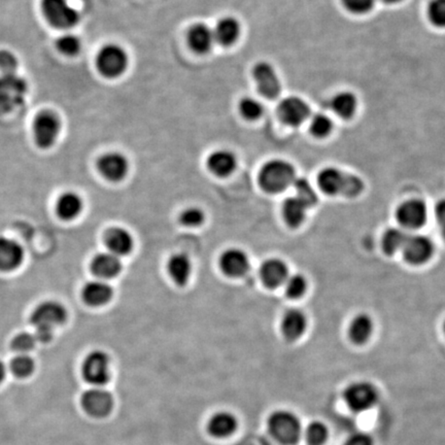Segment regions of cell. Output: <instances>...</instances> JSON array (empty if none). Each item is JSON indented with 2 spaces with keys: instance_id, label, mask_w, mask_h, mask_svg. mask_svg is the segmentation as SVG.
<instances>
[{
  "instance_id": "obj_45",
  "label": "cell",
  "mask_w": 445,
  "mask_h": 445,
  "mask_svg": "<svg viewBox=\"0 0 445 445\" xmlns=\"http://www.w3.org/2000/svg\"><path fill=\"white\" fill-rule=\"evenodd\" d=\"M375 0H343V4L350 12L365 13L369 12Z\"/></svg>"
},
{
  "instance_id": "obj_9",
  "label": "cell",
  "mask_w": 445,
  "mask_h": 445,
  "mask_svg": "<svg viewBox=\"0 0 445 445\" xmlns=\"http://www.w3.org/2000/svg\"><path fill=\"white\" fill-rule=\"evenodd\" d=\"M127 53L118 44H109L102 47L96 57L98 71L105 78L120 76L127 69Z\"/></svg>"
},
{
  "instance_id": "obj_6",
  "label": "cell",
  "mask_w": 445,
  "mask_h": 445,
  "mask_svg": "<svg viewBox=\"0 0 445 445\" xmlns=\"http://www.w3.org/2000/svg\"><path fill=\"white\" fill-rule=\"evenodd\" d=\"M0 74V112L6 114L24 102L27 85L16 73Z\"/></svg>"
},
{
  "instance_id": "obj_29",
  "label": "cell",
  "mask_w": 445,
  "mask_h": 445,
  "mask_svg": "<svg viewBox=\"0 0 445 445\" xmlns=\"http://www.w3.org/2000/svg\"><path fill=\"white\" fill-rule=\"evenodd\" d=\"M240 35V25L235 18H224L218 22L213 35L215 42L225 47L232 46Z\"/></svg>"
},
{
  "instance_id": "obj_47",
  "label": "cell",
  "mask_w": 445,
  "mask_h": 445,
  "mask_svg": "<svg viewBox=\"0 0 445 445\" xmlns=\"http://www.w3.org/2000/svg\"><path fill=\"white\" fill-rule=\"evenodd\" d=\"M436 219L439 225L445 222V199L440 200L435 208Z\"/></svg>"
},
{
  "instance_id": "obj_7",
  "label": "cell",
  "mask_w": 445,
  "mask_h": 445,
  "mask_svg": "<svg viewBox=\"0 0 445 445\" xmlns=\"http://www.w3.org/2000/svg\"><path fill=\"white\" fill-rule=\"evenodd\" d=\"M42 13L52 27L73 28L80 21L78 11L67 0H42Z\"/></svg>"
},
{
  "instance_id": "obj_42",
  "label": "cell",
  "mask_w": 445,
  "mask_h": 445,
  "mask_svg": "<svg viewBox=\"0 0 445 445\" xmlns=\"http://www.w3.org/2000/svg\"><path fill=\"white\" fill-rule=\"evenodd\" d=\"M428 17L435 26L445 27V0H432L429 4Z\"/></svg>"
},
{
  "instance_id": "obj_4",
  "label": "cell",
  "mask_w": 445,
  "mask_h": 445,
  "mask_svg": "<svg viewBox=\"0 0 445 445\" xmlns=\"http://www.w3.org/2000/svg\"><path fill=\"white\" fill-rule=\"evenodd\" d=\"M267 425L272 437L280 444L295 445L300 440L302 426L298 417L291 411H274Z\"/></svg>"
},
{
  "instance_id": "obj_44",
  "label": "cell",
  "mask_w": 445,
  "mask_h": 445,
  "mask_svg": "<svg viewBox=\"0 0 445 445\" xmlns=\"http://www.w3.org/2000/svg\"><path fill=\"white\" fill-rule=\"evenodd\" d=\"M18 69V60L10 51H0V73H15Z\"/></svg>"
},
{
  "instance_id": "obj_1",
  "label": "cell",
  "mask_w": 445,
  "mask_h": 445,
  "mask_svg": "<svg viewBox=\"0 0 445 445\" xmlns=\"http://www.w3.org/2000/svg\"><path fill=\"white\" fill-rule=\"evenodd\" d=\"M67 320V310L57 301H44L33 310L30 321L35 328V337L40 343H49L53 338L55 328Z\"/></svg>"
},
{
  "instance_id": "obj_30",
  "label": "cell",
  "mask_w": 445,
  "mask_h": 445,
  "mask_svg": "<svg viewBox=\"0 0 445 445\" xmlns=\"http://www.w3.org/2000/svg\"><path fill=\"white\" fill-rule=\"evenodd\" d=\"M57 215L65 221L76 219L83 210L82 198L74 192H65L59 197L56 206Z\"/></svg>"
},
{
  "instance_id": "obj_16",
  "label": "cell",
  "mask_w": 445,
  "mask_h": 445,
  "mask_svg": "<svg viewBox=\"0 0 445 445\" xmlns=\"http://www.w3.org/2000/svg\"><path fill=\"white\" fill-rule=\"evenodd\" d=\"M97 167L101 175L112 182L122 181L127 175L129 164L120 153L112 152L99 158Z\"/></svg>"
},
{
  "instance_id": "obj_8",
  "label": "cell",
  "mask_w": 445,
  "mask_h": 445,
  "mask_svg": "<svg viewBox=\"0 0 445 445\" xmlns=\"http://www.w3.org/2000/svg\"><path fill=\"white\" fill-rule=\"evenodd\" d=\"M33 138L37 147L49 148L57 141L61 131V121L55 112L42 111L35 117L32 126Z\"/></svg>"
},
{
  "instance_id": "obj_51",
  "label": "cell",
  "mask_w": 445,
  "mask_h": 445,
  "mask_svg": "<svg viewBox=\"0 0 445 445\" xmlns=\"http://www.w3.org/2000/svg\"><path fill=\"white\" fill-rule=\"evenodd\" d=\"M444 333H445V323H444Z\"/></svg>"
},
{
  "instance_id": "obj_11",
  "label": "cell",
  "mask_w": 445,
  "mask_h": 445,
  "mask_svg": "<svg viewBox=\"0 0 445 445\" xmlns=\"http://www.w3.org/2000/svg\"><path fill=\"white\" fill-rule=\"evenodd\" d=\"M81 403L87 415L93 417H105L114 408V398L109 391L101 386H95L82 395Z\"/></svg>"
},
{
  "instance_id": "obj_18",
  "label": "cell",
  "mask_w": 445,
  "mask_h": 445,
  "mask_svg": "<svg viewBox=\"0 0 445 445\" xmlns=\"http://www.w3.org/2000/svg\"><path fill=\"white\" fill-rule=\"evenodd\" d=\"M220 265L222 272L231 278L246 275L249 271V257L239 249H227L222 255Z\"/></svg>"
},
{
  "instance_id": "obj_50",
  "label": "cell",
  "mask_w": 445,
  "mask_h": 445,
  "mask_svg": "<svg viewBox=\"0 0 445 445\" xmlns=\"http://www.w3.org/2000/svg\"><path fill=\"white\" fill-rule=\"evenodd\" d=\"M441 226V233L442 236H444V239L445 240V222L444 224L440 225Z\"/></svg>"
},
{
  "instance_id": "obj_25",
  "label": "cell",
  "mask_w": 445,
  "mask_h": 445,
  "mask_svg": "<svg viewBox=\"0 0 445 445\" xmlns=\"http://www.w3.org/2000/svg\"><path fill=\"white\" fill-rule=\"evenodd\" d=\"M237 166V160L233 153L219 150L210 154L208 159V167L213 174L226 177L232 174Z\"/></svg>"
},
{
  "instance_id": "obj_21",
  "label": "cell",
  "mask_w": 445,
  "mask_h": 445,
  "mask_svg": "<svg viewBox=\"0 0 445 445\" xmlns=\"http://www.w3.org/2000/svg\"><path fill=\"white\" fill-rule=\"evenodd\" d=\"M91 271L101 278H116L122 271V264L119 257L112 253L98 254L91 262Z\"/></svg>"
},
{
  "instance_id": "obj_34",
  "label": "cell",
  "mask_w": 445,
  "mask_h": 445,
  "mask_svg": "<svg viewBox=\"0 0 445 445\" xmlns=\"http://www.w3.org/2000/svg\"><path fill=\"white\" fill-rule=\"evenodd\" d=\"M35 360L26 354H20L11 362V370H12L13 375L20 377V379H26V377L30 376L35 372Z\"/></svg>"
},
{
  "instance_id": "obj_36",
  "label": "cell",
  "mask_w": 445,
  "mask_h": 445,
  "mask_svg": "<svg viewBox=\"0 0 445 445\" xmlns=\"http://www.w3.org/2000/svg\"><path fill=\"white\" fill-rule=\"evenodd\" d=\"M285 294L289 298L299 299L301 298L307 290V280L304 276L301 274H294L289 276L285 283Z\"/></svg>"
},
{
  "instance_id": "obj_27",
  "label": "cell",
  "mask_w": 445,
  "mask_h": 445,
  "mask_svg": "<svg viewBox=\"0 0 445 445\" xmlns=\"http://www.w3.org/2000/svg\"><path fill=\"white\" fill-rule=\"evenodd\" d=\"M373 329L374 325L372 319L368 314H361L355 316L350 321L348 335L352 343L356 345H364L372 336Z\"/></svg>"
},
{
  "instance_id": "obj_5",
  "label": "cell",
  "mask_w": 445,
  "mask_h": 445,
  "mask_svg": "<svg viewBox=\"0 0 445 445\" xmlns=\"http://www.w3.org/2000/svg\"><path fill=\"white\" fill-rule=\"evenodd\" d=\"M343 400L346 406L354 413H366L376 405L379 391L368 381H356L346 386Z\"/></svg>"
},
{
  "instance_id": "obj_2",
  "label": "cell",
  "mask_w": 445,
  "mask_h": 445,
  "mask_svg": "<svg viewBox=\"0 0 445 445\" xmlns=\"http://www.w3.org/2000/svg\"><path fill=\"white\" fill-rule=\"evenodd\" d=\"M318 184L321 190L328 195L356 197L364 190V183L357 175L328 167L319 173Z\"/></svg>"
},
{
  "instance_id": "obj_23",
  "label": "cell",
  "mask_w": 445,
  "mask_h": 445,
  "mask_svg": "<svg viewBox=\"0 0 445 445\" xmlns=\"http://www.w3.org/2000/svg\"><path fill=\"white\" fill-rule=\"evenodd\" d=\"M307 316L301 310L291 309L285 312L282 321V332L290 341L297 340L307 331Z\"/></svg>"
},
{
  "instance_id": "obj_41",
  "label": "cell",
  "mask_w": 445,
  "mask_h": 445,
  "mask_svg": "<svg viewBox=\"0 0 445 445\" xmlns=\"http://www.w3.org/2000/svg\"><path fill=\"white\" fill-rule=\"evenodd\" d=\"M37 340L35 334L20 333L13 339L12 348L16 352H20V354H26V352H30L35 348Z\"/></svg>"
},
{
  "instance_id": "obj_24",
  "label": "cell",
  "mask_w": 445,
  "mask_h": 445,
  "mask_svg": "<svg viewBox=\"0 0 445 445\" xmlns=\"http://www.w3.org/2000/svg\"><path fill=\"white\" fill-rule=\"evenodd\" d=\"M105 244L117 257L128 255L134 249V237L126 229L112 228L105 235Z\"/></svg>"
},
{
  "instance_id": "obj_17",
  "label": "cell",
  "mask_w": 445,
  "mask_h": 445,
  "mask_svg": "<svg viewBox=\"0 0 445 445\" xmlns=\"http://www.w3.org/2000/svg\"><path fill=\"white\" fill-rule=\"evenodd\" d=\"M24 257V249L19 242L12 238L0 237V271H15L22 264Z\"/></svg>"
},
{
  "instance_id": "obj_49",
  "label": "cell",
  "mask_w": 445,
  "mask_h": 445,
  "mask_svg": "<svg viewBox=\"0 0 445 445\" xmlns=\"http://www.w3.org/2000/svg\"><path fill=\"white\" fill-rule=\"evenodd\" d=\"M381 1L384 2V4H398V2L402 1V0H381Z\"/></svg>"
},
{
  "instance_id": "obj_26",
  "label": "cell",
  "mask_w": 445,
  "mask_h": 445,
  "mask_svg": "<svg viewBox=\"0 0 445 445\" xmlns=\"http://www.w3.org/2000/svg\"><path fill=\"white\" fill-rule=\"evenodd\" d=\"M208 432L215 438H226L237 429V420L232 413L220 411L211 417L208 425Z\"/></svg>"
},
{
  "instance_id": "obj_20",
  "label": "cell",
  "mask_w": 445,
  "mask_h": 445,
  "mask_svg": "<svg viewBox=\"0 0 445 445\" xmlns=\"http://www.w3.org/2000/svg\"><path fill=\"white\" fill-rule=\"evenodd\" d=\"M83 299L90 307H102L111 301L114 291L109 284L102 280H94L85 285Z\"/></svg>"
},
{
  "instance_id": "obj_39",
  "label": "cell",
  "mask_w": 445,
  "mask_h": 445,
  "mask_svg": "<svg viewBox=\"0 0 445 445\" xmlns=\"http://www.w3.org/2000/svg\"><path fill=\"white\" fill-rule=\"evenodd\" d=\"M239 112L247 120L255 121L262 116L263 107L256 99L247 97L240 101Z\"/></svg>"
},
{
  "instance_id": "obj_12",
  "label": "cell",
  "mask_w": 445,
  "mask_h": 445,
  "mask_svg": "<svg viewBox=\"0 0 445 445\" xmlns=\"http://www.w3.org/2000/svg\"><path fill=\"white\" fill-rule=\"evenodd\" d=\"M427 218V206L420 199L406 200L397 210L398 221L408 229L422 228L426 224Z\"/></svg>"
},
{
  "instance_id": "obj_43",
  "label": "cell",
  "mask_w": 445,
  "mask_h": 445,
  "mask_svg": "<svg viewBox=\"0 0 445 445\" xmlns=\"http://www.w3.org/2000/svg\"><path fill=\"white\" fill-rule=\"evenodd\" d=\"M206 215L203 211L197 208H189L181 213L179 221L188 227L200 226L204 222Z\"/></svg>"
},
{
  "instance_id": "obj_46",
  "label": "cell",
  "mask_w": 445,
  "mask_h": 445,
  "mask_svg": "<svg viewBox=\"0 0 445 445\" xmlns=\"http://www.w3.org/2000/svg\"><path fill=\"white\" fill-rule=\"evenodd\" d=\"M343 445H374L373 438L366 433H355L345 440Z\"/></svg>"
},
{
  "instance_id": "obj_15",
  "label": "cell",
  "mask_w": 445,
  "mask_h": 445,
  "mask_svg": "<svg viewBox=\"0 0 445 445\" xmlns=\"http://www.w3.org/2000/svg\"><path fill=\"white\" fill-rule=\"evenodd\" d=\"M278 117L285 125H301L310 114L309 105L304 100L299 97H287L284 99L278 105Z\"/></svg>"
},
{
  "instance_id": "obj_28",
  "label": "cell",
  "mask_w": 445,
  "mask_h": 445,
  "mask_svg": "<svg viewBox=\"0 0 445 445\" xmlns=\"http://www.w3.org/2000/svg\"><path fill=\"white\" fill-rule=\"evenodd\" d=\"M167 268L175 284L185 285L192 273V262L185 254H175L168 261Z\"/></svg>"
},
{
  "instance_id": "obj_37",
  "label": "cell",
  "mask_w": 445,
  "mask_h": 445,
  "mask_svg": "<svg viewBox=\"0 0 445 445\" xmlns=\"http://www.w3.org/2000/svg\"><path fill=\"white\" fill-rule=\"evenodd\" d=\"M329 431L321 422H312L305 430V438L309 445H323L327 441Z\"/></svg>"
},
{
  "instance_id": "obj_19",
  "label": "cell",
  "mask_w": 445,
  "mask_h": 445,
  "mask_svg": "<svg viewBox=\"0 0 445 445\" xmlns=\"http://www.w3.org/2000/svg\"><path fill=\"white\" fill-rule=\"evenodd\" d=\"M262 282L268 287H278L285 285L289 278V269L284 261L269 259L263 263L260 269Z\"/></svg>"
},
{
  "instance_id": "obj_35",
  "label": "cell",
  "mask_w": 445,
  "mask_h": 445,
  "mask_svg": "<svg viewBox=\"0 0 445 445\" xmlns=\"http://www.w3.org/2000/svg\"><path fill=\"white\" fill-rule=\"evenodd\" d=\"M294 188H295L297 198L304 202L307 208L316 206L318 202V195L314 190L309 182L305 179H296L294 182Z\"/></svg>"
},
{
  "instance_id": "obj_22",
  "label": "cell",
  "mask_w": 445,
  "mask_h": 445,
  "mask_svg": "<svg viewBox=\"0 0 445 445\" xmlns=\"http://www.w3.org/2000/svg\"><path fill=\"white\" fill-rule=\"evenodd\" d=\"M213 30L206 24H195L188 32L189 46L198 54H206L215 42Z\"/></svg>"
},
{
  "instance_id": "obj_33",
  "label": "cell",
  "mask_w": 445,
  "mask_h": 445,
  "mask_svg": "<svg viewBox=\"0 0 445 445\" xmlns=\"http://www.w3.org/2000/svg\"><path fill=\"white\" fill-rule=\"evenodd\" d=\"M408 233L399 228H391L386 231L383 237L384 251L388 255L397 253L403 249L406 240L408 238Z\"/></svg>"
},
{
  "instance_id": "obj_32",
  "label": "cell",
  "mask_w": 445,
  "mask_h": 445,
  "mask_svg": "<svg viewBox=\"0 0 445 445\" xmlns=\"http://www.w3.org/2000/svg\"><path fill=\"white\" fill-rule=\"evenodd\" d=\"M331 107L335 114H338L340 118L348 120V119L352 118L356 112V96L350 92H341L332 99Z\"/></svg>"
},
{
  "instance_id": "obj_14",
  "label": "cell",
  "mask_w": 445,
  "mask_h": 445,
  "mask_svg": "<svg viewBox=\"0 0 445 445\" xmlns=\"http://www.w3.org/2000/svg\"><path fill=\"white\" fill-rule=\"evenodd\" d=\"M404 258L411 265H422L432 258L434 244L430 238L422 235L408 236L403 249Z\"/></svg>"
},
{
  "instance_id": "obj_31",
  "label": "cell",
  "mask_w": 445,
  "mask_h": 445,
  "mask_svg": "<svg viewBox=\"0 0 445 445\" xmlns=\"http://www.w3.org/2000/svg\"><path fill=\"white\" fill-rule=\"evenodd\" d=\"M307 206L296 196L287 198L283 206V215L285 222L292 228L300 226L307 217Z\"/></svg>"
},
{
  "instance_id": "obj_40",
  "label": "cell",
  "mask_w": 445,
  "mask_h": 445,
  "mask_svg": "<svg viewBox=\"0 0 445 445\" xmlns=\"http://www.w3.org/2000/svg\"><path fill=\"white\" fill-rule=\"evenodd\" d=\"M332 128H333V124L326 114H316L310 123V131L319 138L329 136L331 134Z\"/></svg>"
},
{
  "instance_id": "obj_38",
  "label": "cell",
  "mask_w": 445,
  "mask_h": 445,
  "mask_svg": "<svg viewBox=\"0 0 445 445\" xmlns=\"http://www.w3.org/2000/svg\"><path fill=\"white\" fill-rule=\"evenodd\" d=\"M56 47L63 55L73 57V56L78 55L80 53L82 44H81V40L76 35H64L58 38L57 42H56Z\"/></svg>"
},
{
  "instance_id": "obj_10",
  "label": "cell",
  "mask_w": 445,
  "mask_h": 445,
  "mask_svg": "<svg viewBox=\"0 0 445 445\" xmlns=\"http://www.w3.org/2000/svg\"><path fill=\"white\" fill-rule=\"evenodd\" d=\"M111 361L109 355L102 350L90 352L83 363L82 374L85 381L94 386H102L111 377Z\"/></svg>"
},
{
  "instance_id": "obj_3",
  "label": "cell",
  "mask_w": 445,
  "mask_h": 445,
  "mask_svg": "<svg viewBox=\"0 0 445 445\" xmlns=\"http://www.w3.org/2000/svg\"><path fill=\"white\" fill-rule=\"evenodd\" d=\"M295 179V170L292 164L278 159L267 162L259 174V183L263 190L272 194L283 192L287 186L293 185Z\"/></svg>"
},
{
  "instance_id": "obj_13",
  "label": "cell",
  "mask_w": 445,
  "mask_h": 445,
  "mask_svg": "<svg viewBox=\"0 0 445 445\" xmlns=\"http://www.w3.org/2000/svg\"><path fill=\"white\" fill-rule=\"evenodd\" d=\"M253 76L258 90L264 97L274 99L280 95L282 86L278 74L269 63L260 62L255 65Z\"/></svg>"
},
{
  "instance_id": "obj_48",
  "label": "cell",
  "mask_w": 445,
  "mask_h": 445,
  "mask_svg": "<svg viewBox=\"0 0 445 445\" xmlns=\"http://www.w3.org/2000/svg\"><path fill=\"white\" fill-rule=\"evenodd\" d=\"M6 376V367L4 362L0 361V384L4 383Z\"/></svg>"
}]
</instances>
